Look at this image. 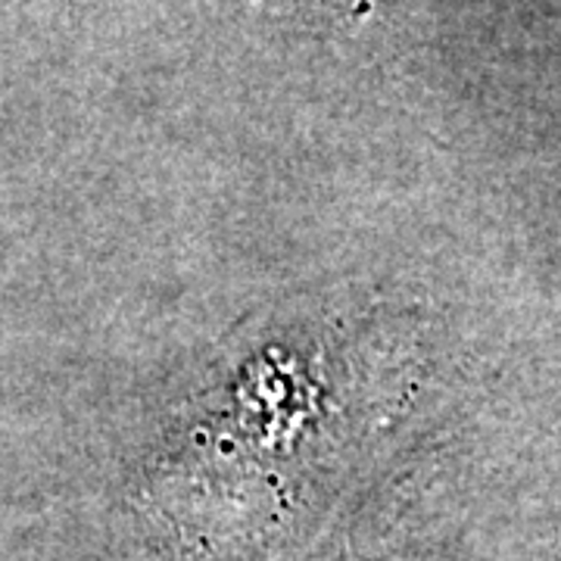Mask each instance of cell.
Masks as SVG:
<instances>
[{
  "label": "cell",
  "instance_id": "1",
  "mask_svg": "<svg viewBox=\"0 0 561 561\" xmlns=\"http://www.w3.org/2000/svg\"><path fill=\"white\" fill-rule=\"evenodd\" d=\"M552 561H561V534H559V546H556V559Z\"/></svg>",
  "mask_w": 561,
  "mask_h": 561
}]
</instances>
